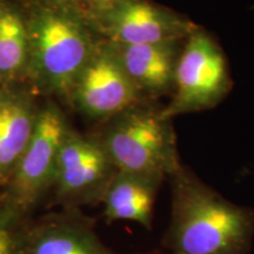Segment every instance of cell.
<instances>
[{"label":"cell","mask_w":254,"mask_h":254,"mask_svg":"<svg viewBox=\"0 0 254 254\" xmlns=\"http://www.w3.org/2000/svg\"><path fill=\"white\" fill-rule=\"evenodd\" d=\"M171 220L163 246L173 254H251L254 211L224 198L182 165L170 178Z\"/></svg>","instance_id":"obj_1"},{"label":"cell","mask_w":254,"mask_h":254,"mask_svg":"<svg viewBox=\"0 0 254 254\" xmlns=\"http://www.w3.org/2000/svg\"><path fill=\"white\" fill-rule=\"evenodd\" d=\"M101 138L119 172L164 182L182 166L172 119L138 105L113 117Z\"/></svg>","instance_id":"obj_2"},{"label":"cell","mask_w":254,"mask_h":254,"mask_svg":"<svg viewBox=\"0 0 254 254\" xmlns=\"http://www.w3.org/2000/svg\"><path fill=\"white\" fill-rule=\"evenodd\" d=\"M232 86L228 63L220 45L198 27L184 41L178 60L172 100L163 109L166 118L214 107Z\"/></svg>","instance_id":"obj_3"},{"label":"cell","mask_w":254,"mask_h":254,"mask_svg":"<svg viewBox=\"0 0 254 254\" xmlns=\"http://www.w3.org/2000/svg\"><path fill=\"white\" fill-rule=\"evenodd\" d=\"M67 133L58 111H43L23 157L12 173L9 201L0 211V222L19 226V221L53 186L60 147Z\"/></svg>","instance_id":"obj_4"},{"label":"cell","mask_w":254,"mask_h":254,"mask_svg":"<svg viewBox=\"0 0 254 254\" xmlns=\"http://www.w3.org/2000/svg\"><path fill=\"white\" fill-rule=\"evenodd\" d=\"M28 38L41 79L57 91L71 90L94 51L85 28L66 15L46 12L33 21Z\"/></svg>","instance_id":"obj_5"},{"label":"cell","mask_w":254,"mask_h":254,"mask_svg":"<svg viewBox=\"0 0 254 254\" xmlns=\"http://www.w3.org/2000/svg\"><path fill=\"white\" fill-rule=\"evenodd\" d=\"M117 171L101 139L66 134L60 147L53 187L73 204L103 201Z\"/></svg>","instance_id":"obj_6"},{"label":"cell","mask_w":254,"mask_h":254,"mask_svg":"<svg viewBox=\"0 0 254 254\" xmlns=\"http://www.w3.org/2000/svg\"><path fill=\"white\" fill-rule=\"evenodd\" d=\"M101 27L113 45H146L185 41L199 26L147 0H117L104 11Z\"/></svg>","instance_id":"obj_7"},{"label":"cell","mask_w":254,"mask_h":254,"mask_svg":"<svg viewBox=\"0 0 254 254\" xmlns=\"http://www.w3.org/2000/svg\"><path fill=\"white\" fill-rule=\"evenodd\" d=\"M74 91L80 109L93 118H113L141 99L112 44L94 49L75 81Z\"/></svg>","instance_id":"obj_8"},{"label":"cell","mask_w":254,"mask_h":254,"mask_svg":"<svg viewBox=\"0 0 254 254\" xmlns=\"http://www.w3.org/2000/svg\"><path fill=\"white\" fill-rule=\"evenodd\" d=\"M23 254L120 253L105 245L91 220L78 214H64L24 228Z\"/></svg>","instance_id":"obj_9"},{"label":"cell","mask_w":254,"mask_h":254,"mask_svg":"<svg viewBox=\"0 0 254 254\" xmlns=\"http://www.w3.org/2000/svg\"><path fill=\"white\" fill-rule=\"evenodd\" d=\"M111 44V43H110ZM184 41L146 45H113L138 90L154 95L173 93L178 60Z\"/></svg>","instance_id":"obj_10"},{"label":"cell","mask_w":254,"mask_h":254,"mask_svg":"<svg viewBox=\"0 0 254 254\" xmlns=\"http://www.w3.org/2000/svg\"><path fill=\"white\" fill-rule=\"evenodd\" d=\"M161 184L153 178L118 171L103 198L106 221H134L152 230L154 202Z\"/></svg>","instance_id":"obj_11"},{"label":"cell","mask_w":254,"mask_h":254,"mask_svg":"<svg viewBox=\"0 0 254 254\" xmlns=\"http://www.w3.org/2000/svg\"><path fill=\"white\" fill-rule=\"evenodd\" d=\"M26 104L17 99L0 101V180L11 178L34 129Z\"/></svg>","instance_id":"obj_12"},{"label":"cell","mask_w":254,"mask_h":254,"mask_svg":"<svg viewBox=\"0 0 254 254\" xmlns=\"http://www.w3.org/2000/svg\"><path fill=\"white\" fill-rule=\"evenodd\" d=\"M30 38L20 17L4 11L0 17V73L12 74L23 66Z\"/></svg>","instance_id":"obj_13"},{"label":"cell","mask_w":254,"mask_h":254,"mask_svg":"<svg viewBox=\"0 0 254 254\" xmlns=\"http://www.w3.org/2000/svg\"><path fill=\"white\" fill-rule=\"evenodd\" d=\"M24 230L0 222V254H23Z\"/></svg>","instance_id":"obj_14"},{"label":"cell","mask_w":254,"mask_h":254,"mask_svg":"<svg viewBox=\"0 0 254 254\" xmlns=\"http://www.w3.org/2000/svg\"><path fill=\"white\" fill-rule=\"evenodd\" d=\"M90 1H92L95 5H99V6H101V7H104V11H105V9L111 7V6H112L114 2L117 1V0H90Z\"/></svg>","instance_id":"obj_15"},{"label":"cell","mask_w":254,"mask_h":254,"mask_svg":"<svg viewBox=\"0 0 254 254\" xmlns=\"http://www.w3.org/2000/svg\"><path fill=\"white\" fill-rule=\"evenodd\" d=\"M144 254H173V253H163V252H157V251H153V252H150V253H144Z\"/></svg>","instance_id":"obj_16"},{"label":"cell","mask_w":254,"mask_h":254,"mask_svg":"<svg viewBox=\"0 0 254 254\" xmlns=\"http://www.w3.org/2000/svg\"><path fill=\"white\" fill-rule=\"evenodd\" d=\"M2 12H4V11H2V9H1V7H0V17H1V14H2Z\"/></svg>","instance_id":"obj_17"}]
</instances>
